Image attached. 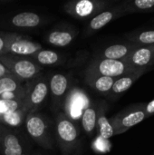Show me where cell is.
<instances>
[{
	"label": "cell",
	"instance_id": "7a4b0ae2",
	"mask_svg": "<svg viewBox=\"0 0 154 155\" xmlns=\"http://www.w3.org/2000/svg\"><path fill=\"white\" fill-rule=\"evenodd\" d=\"M25 129L29 136L41 147L54 149V140L50 131V124L45 115L39 113L28 114L25 120Z\"/></svg>",
	"mask_w": 154,
	"mask_h": 155
},
{
	"label": "cell",
	"instance_id": "4316f807",
	"mask_svg": "<svg viewBox=\"0 0 154 155\" xmlns=\"http://www.w3.org/2000/svg\"><path fill=\"white\" fill-rule=\"evenodd\" d=\"M5 35L1 34L0 35V55L5 54Z\"/></svg>",
	"mask_w": 154,
	"mask_h": 155
},
{
	"label": "cell",
	"instance_id": "ac0fdd59",
	"mask_svg": "<svg viewBox=\"0 0 154 155\" xmlns=\"http://www.w3.org/2000/svg\"><path fill=\"white\" fill-rule=\"evenodd\" d=\"M84 81L93 90L101 94L108 95L115 82V78L107 77L85 71Z\"/></svg>",
	"mask_w": 154,
	"mask_h": 155
},
{
	"label": "cell",
	"instance_id": "44dd1931",
	"mask_svg": "<svg viewBox=\"0 0 154 155\" xmlns=\"http://www.w3.org/2000/svg\"><path fill=\"white\" fill-rule=\"evenodd\" d=\"M98 102H91L90 105L84 111L81 116V124L84 131L88 135H93L96 132Z\"/></svg>",
	"mask_w": 154,
	"mask_h": 155
},
{
	"label": "cell",
	"instance_id": "e0dca14e",
	"mask_svg": "<svg viewBox=\"0 0 154 155\" xmlns=\"http://www.w3.org/2000/svg\"><path fill=\"white\" fill-rule=\"evenodd\" d=\"M77 34L78 30L74 27L58 28L51 31L47 35L46 41L51 45L57 47H64L69 45L75 39Z\"/></svg>",
	"mask_w": 154,
	"mask_h": 155
},
{
	"label": "cell",
	"instance_id": "7c38bea8",
	"mask_svg": "<svg viewBox=\"0 0 154 155\" xmlns=\"http://www.w3.org/2000/svg\"><path fill=\"white\" fill-rule=\"evenodd\" d=\"M124 61L136 70H151L154 66V45L136 46Z\"/></svg>",
	"mask_w": 154,
	"mask_h": 155
},
{
	"label": "cell",
	"instance_id": "ba28073f",
	"mask_svg": "<svg viewBox=\"0 0 154 155\" xmlns=\"http://www.w3.org/2000/svg\"><path fill=\"white\" fill-rule=\"evenodd\" d=\"M91 101L84 91L78 87H71L63 103L64 114L74 122L79 119L84 111L90 105Z\"/></svg>",
	"mask_w": 154,
	"mask_h": 155
},
{
	"label": "cell",
	"instance_id": "2e32d148",
	"mask_svg": "<svg viewBox=\"0 0 154 155\" xmlns=\"http://www.w3.org/2000/svg\"><path fill=\"white\" fill-rule=\"evenodd\" d=\"M148 71L150 70L142 69V70H138L136 72L128 74L126 75L121 76L119 78H116L108 96H110L111 98L119 97L120 95L124 94L126 91H128L133 86V84Z\"/></svg>",
	"mask_w": 154,
	"mask_h": 155
},
{
	"label": "cell",
	"instance_id": "9a60e30c",
	"mask_svg": "<svg viewBox=\"0 0 154 155\" xmlns=\"http://www.w3.org/2000/svg\"><path fill=\"white\" fill-rule=\"evenodd\" d=\"M136 46L138 45L128 41L115 43L97 52L94 58L110 59V60H125Z\"/></svg>",
	"mask_w": 154,
	"mask_h": 155
},
{
	"label": "cell",
	"instance_id": "277c9868",
	"mask_svg": "<svg viewBox=\"0 0 154 155\" xmlns=\"http://www.w3.org/2000/svg\"><path fill=\"white\" fill-rule=\"evenodd\" d=\"M147 118L143 104H136L120 111L118 114L112 116L109 121L113 129L114 136L125 133L130 128L137 125Z\"/></svg>",
	"mask_w": 154,
	"mask_h": 155
},
{
	"label": "cell",
	"instance_id": "484cf974",
	"mask_svg": "<svg viewBox=\"0 0 154 155\" xmlns=\"http://www.w3.org/2000/svg\"><path fill=\"white\" fill-rule=\"evenodd\" d=\"M6 76H13L10 71L0 62V78L6 77Z\"/></svg>",
	"mask_w": 154,
	"mask_h": 155
},
{
	"label": "cell",
	"instance_id": "5b68a950",
	"mask_svg": "<svg viewBox=\"0 0 154 155\" xmlns=\"http://www.w3.org/2000/svg\"><path fill=\"white\" fill-rule=\"evenodd\" d=\"M49 94V79L46 76L39 75L31 81L27 94L22 101L23 109L28 114L37 113V110L44 104Z\"/></svg>",
	"mask_w": 154,
	"mask_h": 155
},
{
	"label": "cell",
	"instance_id": "9c48e42d",
	"mask_svg": "<svg viewBox=\"0 0 154 155\" xmlns=\"http://www.w3.org/2000/svg\"><path fill=\"white\" fill-rule=\"evenodd\" d=\"M5 38V54H10L17 56L30 57L38 51L42 50L39 43L23 37L17 34H4Z\"/></svg>",
	"mask_w": 154,
	"mask_h": 155
},
{
	"label": "cell",
	"instance_id": "52a82bcc",
	"mask_svg": "<svg viewBox=\"0 0 154 155\" xmlns=\"http://www.w3.org/2000/svg\"><path fill=\"white\" fill-rule=\"evenodd\" d=\"M136 71L138 70L133 68L124 60H110L96 58H93L91 61L86 69V72H91L115 79Z\"/></svg>",
	"mask_w": 154,
	"mask_h": 155
},
{
	"label": "cell",
	"instance_id": "5bb4252c",
	"mask_svg": "<svg viewBox=\"0 0 154 155\" xmlns=\"http://www.w3.org/2000/svg\"><path fill=\"white\" fill-rule=\"evenodd\" d=\"M1 128V153L2 155H27L21 138L6 126Z\"/></svg>",
	"mask_w": 154,
	"mask_h": 155
},
{
	"label": "cell",
	"instance_id": "d4e9b609",
	"mask_svg": "<svg viewBox=\"0 0 154 155\" xmlns=\"http://www.w3.org/2000/svg\"><path fill=\"white\" fill-rule=\"evenodd\" d=\"M143 110L147 115V117H151V116H153L154 115V99L148 102L147 104H143Z\"/></svg>",
	"mask_w": 154,
	"mask_h": 155
},
{
	"label": "cell",
	"instance_id": "83f0119b",
	"mask_svg": "<svg viewBox=\"0 0 154 155\" xmlns=\"http://www.w3.org/2000/svg\"><path fill=\"white\" fill-rule=\"evenodd\" d=\"M0 152H1V128H0Z\"/></svg>",
	"mask_w": 154,
	"mask_h": 155
},
{
	"label": "cell",
	"instance_id": "8fae6325",
	"mask_svg": "<svg viewBox=\"0 0 154 155\" xmlns=\"http://www.w3.org/2000/svg\"><path fill=\"white\" fill-rule=\"evenodd\" d=\"M123 15H126V13L124 12L121 4L113 7H108L105 10L100 12L95 16H93L92 19H90L85 29V35H93L95 32L101 30L103 27H104L112 21Z\"/></svg>",
	"mask_w": 154,
	"mask_h": 155
},
{
	"label": "cell",
	"instance_id": "3957f363",
	"mask_svg": "<svg viewBox=\"0 0 154 155\" xmlns=\"http://www.w3.org/2000/svg\"><path fill=\"white\" fill-rule=\"evenodd\" d=\"M0 62L10 71L13 76L21 82L35 79L40 75L42 70V67L29 57L6 54L0 55Z\"/></svg>",
	"mask_w": 154,
	"mask_h": 155
},
{
	"label": "cell",
	"instance_id": "d6986e66",
	"mask_svg": "<svg viewBox=\"0 0 154 155\" xmlns=\"http://www.w3.org/2000/svg\"><path fill=\"white\" fill-rule=\"evenodd\" d=\"M108 110V104L105 101H99L98 104V114H97V123L96 131L99 137L103 140L108 141L113 136V129L109 119L106 116Z\"/></svg>",
	"mask_w": 154,
	"mask_h": 155
},
{
	"label": "cell",
	"instance_id": "603a6c76",
	"mask_svg": "<svg viewBox=\"0 0 154 155\" xmlns=\"http://www.w3.org/2000/svg\"><path fill=\"white\" fill-rule=\"evenodd\" d=\"M29 58L40 66L41 65L54 66L61 64L63 61V57L60 54L52 50H44V49L38 51Z\"/></svg>",
	"mask_w": 154,
	"mask_h": 155
},
{
	"label": "cell",
	"instance_id": "8992f818",
	"mask_svg": "<svg viewBox=\"0 0 154 155\" xmlns=\"http://www.w3.org/2000/svg\"><path fill=\"white\" fill-rule=\"evenodd\" d=\"M112 3L106 0H78L70 1L64 5V10L69 15L79 19H92L100 12L108 8Z\"/></svg>",
	"mask_w": 154,
	"mask_h": 155
},
{
	"label": "cell",
	"instance_id": "7402d4cb",
	"mask_svg": "<svg viewBox=\"0 0 154 155\" xmlns=\"http://www.w3.org/2000/svg\"><path fill=\"white\" fill-rule=\"evenodd\" d=\"M128 42L141 45H154V28L137 29L125 35Z\"/></svg>",
	"mask_w": 154,
	"mask_h": 155
},
{
	"label": "cell",
	"instance_id": "30bf717a",
	"mask_svg": "<svg viewBox=\"0 0 154 155\" xmlns=\"http://www.w3.org/2000/svg\"><path fill=\"white\" fill-rule=\"evenodd\" d=\"M23 83L15 76L0 78V99L23 101L29 88V84Z\"/></svg>",
	"mask_w": 154,
	"mask_h": 155
},
{
	"label": "cell",
	"instance_id": "ffe728a7",
	"mask_svg": "<svg viewBox=\"0 0 154 155\" xmlns=\"http://www.w3.org/2000/svg\"><path fill=\"white\" fill-rule=\"evenodd\" d=\"M44 23V18L34 12H22L13 15L10 24L18 28H34Z\"/></svg>",
	"mask_w": 154,
	"mask_h": 155
},
{
	"label": "cell",
	"instance_id": "6da1fadb",
	"mask_svg": "<svg viewBox=\"0 0 154 155\" xmlns=\"http://www.w3.org/2000/svg\"><path fill=\"white\" fill-rule=\"evenodd\" d=\"M80 132L63 112L55 119V139L63 155H75L80 149Z\"/></svg>",
	"mask_w": 154,
	"mask_h": 155
},
{
	"label": "cell",
	"instance_id": "f1b7e54d",
	"mask_svg": "<svg viewBox=\"0 0 154 155\" xmlns=\"http://www.w3.org/2000/svg\"><path fill=\"white\" fill-rule=\"evenodd\" d=\"M152 155H154V153H153V154H152Z\"/></svg>",
	"mask_w": 154,
	"mask_h": 155
},
{
	"label": "cell",
	"instance_id": "4fadbf2b",
	"mask_svg": "<svg viewBox=\"0 0 154 155\" xmlns=\"http://www.w3.org/2000/svg\"><path fill=\"white\" fill-rule=\"evenodd\" d=\"M71 80L64 74H54L49 79V91L54 110L63 105L64 100L71 88Z\"/></svg>",
	"mask_w": 154,
	"mask_h": 155
},
{
	"label": "cell",
	"instance_id": "cb8c5ba5",
	"mask_svg": "<svg viewBox=\"0 0 154 155\" xmlns=\"http://www.w3.org/2000/svg\"><path fill=\"white\" fill-rule=\"evenodd\" d=\"M126 15L154 13V0H127L121 4Z\"/></svg>",
	"mask_w": 154,
	"mask_h": 155
}]
</instances>
